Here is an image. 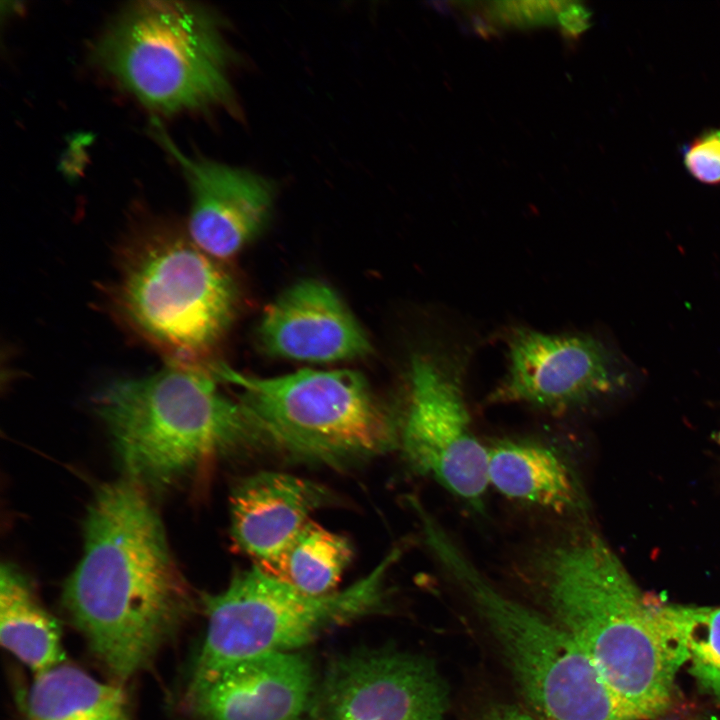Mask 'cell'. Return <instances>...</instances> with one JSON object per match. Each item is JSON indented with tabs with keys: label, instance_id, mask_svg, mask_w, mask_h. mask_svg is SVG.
Listing matches in <instances>:
<instances>
[{
	"label": "cell",
	"instance_id": "obj_18",
	"mask_svg": "<svg viewBox=\"0 0 720 720\" xmlns=\"http://www.w3.org/2000/svg\"><path fill=\"white\" fill-rule=\"evenodd\" d=\"M27 720H131L127 696L117 684L97 680L61 663L35 675L26 701Z\"/></svg>",
	"mask_w": 720,
	"mask_h": 720
},
{
	"label": "cell",
	"instance_id": "obj_24",
	"mask_svg": "<svg viewBox=\"0 0 720 720\" xmlns=\"http://www.w3.org/2000/svg\"><path fill=\"white\" fill-rule=\"evenodd\" d=\"M481 720H538L532 715L512 706L492 709Z\"/></svg>",
	"mask_w": 720,
	"mask_h": 720
},
{
	"label": "cell",
	"instance_id": "obj_10",
	"mask_svg": "<svg viewBox=\"0 0 720 720\" xmlns=\"http://www.w3.org/2000/svg\"><path fill=\"white\" fill-rule=\"evenodd\" d=\"M505 372L488 396L494 404H519L565 414L616 392L625 376L597 337L518 326L504 337Z\"/></svg>",
	"mask_w": 720,
	"mask_h": 720
},
{
	"label": "cell",
	"instance_id": "obj_3",
	"mask_svg": "<svg viewBox=\"0 0 720 720\" xmlns=\"http://www.w3.org/2000/svg\"><path fill=\"white\" fill-rule=\"evenodd\" d=\"M210 367L175 364L113 381L94 402L129 479L168 486L217 456L263 439Z\"/></svg>",
	"mask_w": 720,
	"mask_h": 720
},
{
	"label": "cell",
	"instance_id": "obj_11",
	"mask_svg": "<svg viewBox=\"0 0 720 720\" xmlns=\"http://www.w3.org/2000/svg\"><path fill=\"white\" fill-rule=\"evenodd\" d=\"M447 690L422 658L356 653L330 668L314 701L316 720H444Z\"/></svg>",
	"mask_w": 720,
	"mask_h": 720
},
{
	"label": "cell",
	"instance_id": "obj_5",
	"mask_svg": "<svg viewBox=\"0 0 720 720\" xmlns=\"http://www.w3.org/2000/svg\"><path fill=\"white\" fill-rule=\"evenodd\" d=\"M420 522L427 546L487 625L538 720H639L565 628L500 591L431 514Z\"/></svg>",
	"mask_w": 720,
	"mask_h": 720
},
{
	"label": "cell",
	"instance_id": "obj_15",
	"mask_svg": "<svg viewBox=\"0 0 720 720\" xmlns=\"http://www.w3.org/2000/svg\"><path fill=\"white\" fill-rule=\"evenodd\" d=\"M329 490L292 474L263 471L242 480L231 497V536L242 552L267 570L332 500Z\"/></svg>",
	"mask_w": 720,
	"mask_h": 720
},
{
	"label": "cell",
	"instance_id": "obj_14",
	"mask_svg": "<svg viewBox=\"0 0 720 720\" xmlns=\"http://www.w3.org/2000/svg\"><path fill=\"white\" fill-rule=\"evenodd\" d=\"M313 685L302 655L269 652L188 688L186 699L199 720H299L312 704Z\"/></svg>",
	"mask_w": 720,
	"mask_h": 720
},
{
	"label": "cell",
	"instance_id": "obj_25",
	"mask_svg": "<svg viewBox=\"0 0 720 720\" xmlns=\"http://www.w3.org/2000/svg\"><path fill=\"white\" fill-rule=\"evenodd\" d=\"M690 720H720V718L717 716H714V715H710V714H707V715L703 714V715L695 716L694 718H691Z\"/></svg>",
	"mask_w": 720,
	"mask_h": 720
},
{
	"label": "cell",
	"instance_id": "obj_2",
	"mask_svg": "<svg viewBox=\"0 0 720 720\" xmlns=\"http://www.w3.org/2000/svg\"><path fill=\"white\" fill-rule=\"evenodd\" d=\"M532 575L554 620L639 720L671 710L676 674L687 662L675 605L649 600L593 532L544 547L533 559Z\"/></svg>",
	"mask_w": 720,
	"mask_h": 720
},
{
	"label": "cell",
	"instance_id": "obj_21",
	"mask_svg": "<svg viewBox=\"0 0 720 720\" xmlns=\"http://www.w3.org/2000/svg\"><path fill=\"white\" fill-rule=\"evenodd\" d=\"M682 162L698 182L720 185V127L703 130L681 149Z\"/></svg>",
	"mask_w": 720,
	"mask_h": 720
},
{
	"label": "cell",
	"instance_id": "obj_16",
	"mask_svg": "<svg viewBox=\"0 0 720 720\" xmlns=\"http://www.w3.org/2000/svg\"><path fill=\"white\" fill-rule=\"evenodd\" d=\"M489 484L506 497L557 513L583 510L582 488L554 450L528 440H501L488 448Z\"/></svg>",
	"mask_w": 720,
	"mask_h": 720
},
{
	"label": "cell",
	"instance_id": "obj_9",
	"mask_svg": "<svg viewBox=\"0 0 720 720\" xmlns=\"http://www.w3.org/2000/svg\"><path fill=\"white\" fill-rule=\"evenodd\" d=\"M464 348L442 340L411 357L400 446L417 471L481 510L489 485L488 448L473 431L464 393Z\"/></svg>",
	"mask_w": 720,
	"mask_h": 720
},
{
	"label": "cell",
	"instance_id": "obj_20",
	"mask_svg": "<svg viewBox=\"0 0 720 720\" xmlns=\"http://www.w3.org/2000/svg\"><path fill=\"white\" fill-rule=\"evenodd\" d=\"M689 671L699 687L720 703V607L676 606Z\"/></svg>",
	"mask_w": 720,
	"mask_h": 720
},
{
	"label": "cell",
	"instance_id": "obj_8",
	"mask_svg": "<svg viewBox=\"0 0 720 720\" xmlns=\"http://www.w3.org/2000/svg\"><path fill=\"white\" fill-rule=\"evenodd\" d=\"M211 371L240 390V403L262 438L296 456L339 464L400 442V419L357 371L301 370L260 378L223 363H213Z\"/></svg>",
	"mask_w": 720,
	"mask_h": 720
},
{
	"label": "cell",
	"instance_id": "obj_13",
	"mask_svg": "<svg viewBox=\"0 0 720 720\" xmlns=\"http://www.w3.org/2000/svg\"><path fill=\"white\" fill-rule=\"evenodd\" d=\"M271 356L327 363L367 355V335L336 292L307 279L290 286L270 304L257 330Z\"/></svg>",
	"mask_w": 720,
	"mask_h": 720
},
{
	"label": "cell",
	"instance_id": "obj_22",
	"mask_svg": "<svg viewBox=\"0 0 720 720\" xmlns=\"http://www.w3.org/2000/svg\"><path fill=\"white\" fill-rule=\"evenodd\" d=\"M564 4L561 1L495 2L490 9V16L504 25L536 26L555 22Z\"/></svg>",
	"mask_w": 720,
	"mask_h": 720
},
{
	"label": "cell",
	"instance_id": "obj_23",
	"mask_svg": "<svg viewBox=\"0 0 720 720\" xmlns=\"http://www.w3.org/2000/svg\"><path fill=\"white\" fill-rule=\"evenodd\" d=\"M591 11L579 2H565L558 22L569 39H576L591 26Z\"/></svg>",
	"mask_w": 720,
	"mask_h": 720
},
{
	"label": "cell",
	"instance_id": "obj_12",
	"mask_svg": "<svg viewBox=\"0 0 720 720\" xmlns=\"http://www.w3.org/2000/svg\"><path fill=\"white\" fill-rule=\"evenodd\" d=\"M162 138L190 189L189 237L217 260L234 256L268 222L274 199L272 183L246 169L189 157L167 137Z\"/></svg>",
	"mask_w": 720,
	"mask_h": 720
},
{
	"label": "cell",
	"instance_id": "obj_7",
	"mask_svg": "<svg viewBox=\"0 0 720 720\" xmlns=\"http://www.w3.org/2000/svg\"><path fill=\"white\" fill-rule=\"evenodd\" d=\"M401 550L343 591L309 595L266 573L244 570L215 595H204L207 630L188 688L265 653L290 652L322 632L384 608L385 579Z\"/></svg>",
	"mask_w": 720,
	"mask_h": 720
},
{
	"label": "cell",
	"instance_id": "obj_17",
	"mask_svg": "<svg viewBox=\"0 0 720 720\" xmlns=\"http://www.w3.org/2000/svg\"><path fill=\"white\" fill-rule=\"evenodd\" d=\"M0 641L35 675L64 661L61 630L14 565L0 573Z\"/></svg>",
	"mask_w": 720,
	"mask_h": 720
},
{
	"label": "cell",
	"instance_id": "obj_19",
	"mask_svg": "<svg viewBox=\"0 0 720 720\" xmlns=\"http://www.w3.org/2000/svg\"><path fill=\"white\" fill-rule=\"evenodd\" d=\"M352 556L350 543L309 521L266 573L309 595L334 592Z\"/></svg>",
	"mask_w": 720,
	"mask_h": 720
},
{
	"label": "cell",
	"instance_id": "obj_6",
	"mask_svg": "<svg viewBox=\"0 0 720 720\" xmlns=\"http://www.w3.org/2000/svg\"><path fill=\"white\" fill-rule=\"evenodd\" d=\"M95 58L155 112L170 115L214 107L236 112L229 79L232 51L215 15L200 5L134 3L100 37Z\"/></svg>",
	"mask_w": 720,
	"mask_h": 720
},
{
	"label": "cell",
	"instance_id": "obj_4",
	"mask_svg": "<svg viewBox=\"0 0 720 720\" xmlns=\"http://www.w3.org/2000/svg\"><path fill=\"white\" fill-rule=\"evenodd\" d=\"M109 300L117 318L168 364L207 367L235 318L239 294L231 275L187 232L154 221L124 245Z\"/></svg>",
	"mask_w": 720,
	"mask_h": 720
},
{
	"label": "cell",
	"instance_id": "obj_1",
	"mask_svg": "<svg viewBox=\"0 0 720 720\" xmlns=\"http://www.w3.org/2000/svg\"><path fill=\"white\" fill-rule=\"evenodd\" d=\"M62 601L92 653L120 680L150 664L191 615V590L142 486L127 479L97 489Z\"/></svg>",
	"mask_w": 720,
	"mask_h": 720
}]
</instances>
